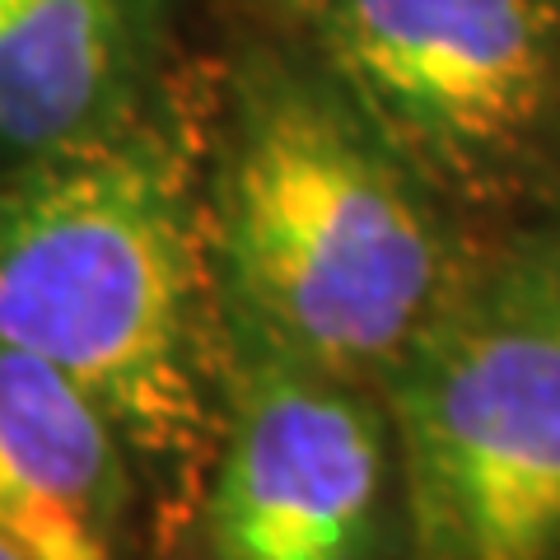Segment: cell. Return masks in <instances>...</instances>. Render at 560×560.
Listing matches in <instances>:
<instances>
[{
    "instance_id": "7a4b0ae2",
    "label": "cell",
    "mask_w": 560,
    "mask_h": 560,
    "mask_svg": "<svg viewBox=\"0 0 560 560\" xmlns=\"http://www.w3.org/2000/svg\"><path fill=\"white\" fill-rule=\"evenodd\" d=\"M206 230L230 337L355 383H378L481 238L323 61L285 57L234 70L206 145Z\"/></svg>"
},
{
    "instance_id": "3957f363",
    "label": "cell",
    "mask_w": 560,
    "mask_h": 560,
    "mask_svg": "<svg viewBox=\"0 0 560 560\" xmlns=\"http://www.w3.org/2000/svg\"><path fill=\"white\" fill-rule=\"evenodd\" d=\"M407 560H560V243L481 234L378 374Z\"/></svg>"
},
{
    "instance_id": "8992f818",
    "label": "cell",
    "mask_w": 560,
    "mask_h": 560,
    "mask_svg": "<svg viewBox=\"0 0 560 560\" xmlns=\"http://www.w3.org/2000/svg\"><path fill=\"white\" fill-rule=\"evenodd\" d=\"M140 510V471L90 393L0 341V541L33 560H121Z\"/></svg>"
},
{
    "instance_id": "6da1fadb",
    "label": "cell",
    "mask_w": 560,
    "mask_h": 560,
    "mask_svg": "<svg viewBox=\"0 0 560 560\" xmlns=\"http://www.w3.org/2000/svg\"><path fill=\"white\" fill-rule=\"evenodd\" d=\"M0 341L66 374L121 434L145 495L201 504L230 407L206 150L145 103L0 178Z\"/></svg>"
},
{
    "instance_id": "ba28073f",
    "label": "cell",
    "mask_w": 560,
    "mask_h": 560,
    "mask_svg": "<svg viewBox=\"0 0 560 560\" xmlns=\"http://www.w3.org/2000/svg\"><path fill=\"white\" fill-rule=\"evenodd\" d=\"M0 560H33V556H24L20 547H10V541H0Z\"/></svg>"
},
{
    "instance_id": "9c48e42d",
    "label": "cell",
    "mask_w": 560,
    "mask_h": 560,
    "mask_svg": "<svg viewBox=\"0 0 560 560\" xmlns=\"http://www.w3.org/2000/svg\"><path fill=\"white\" fill-rule=\"evenodd\" d=\"M547 224H551V230H556V243H560V201H556V210H551V215H547Z\"/></svg>"
},
{
    "instance_id": "5b68a950",
    "label": "cell",
    "mask_w": 560,
    "mask_h": 560,
    "mask_svg": "<svg viewBox=\"0 0 560 560\" xmlns=\"http://www.w3.org/2000/svg\"><path fill=\"white\" fill-rule=\"evenodd\" d=\"M197 510L206 560H407L378 388L230 337V407Z\"/></svg>"
},
{
    "instance_id": "52a82bcc",
    "label": "cell",
    "mask_w": 560,
    "mask_h": 560,
    "mask_svg": "<svg viewBox=\"0 0 560 560\" xmlns=\"http://www.w3.org/2000/svg\"><path fill=\"white\" fill-rule=\"evenodd\" d=\"M160 0H0V178L131 121Z\"/></svg>"
},
{
    "instance_id": "277c9868",
    "label": "cell",
    "mask_w": 560,
    "mask_h": 560,
    "mask_svg": "<svg viewBox=\"0 0 560 560\" xmlns=\"http://www.w3.org/2000/svg\"><path fill=\"white\" fill-rule=\"evenodd\" d=\"M323 66L471 234L560 201V0H327Z\"/></svg>"
}]
</instances>
